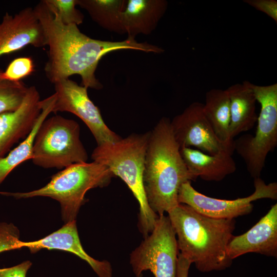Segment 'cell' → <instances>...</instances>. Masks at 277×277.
I'll return each instance as SVG.
<instances>
[{"label": "cell", "mask_w": 277, "mask_h": 277, "mask_svg": "<svg viewBox=\"0 0 277 277\" xmlns=\"http://www.w3.org/2000/svg\"><path fill=\"white\" fill-rule=\"evenodd\" d=\"M203 111L218 138L223 143L233 141L229 138L230 102L227 91L212 89L205 94Z\"/></svg>", "instance_id": "cell-20"}, {"label": "cell", "mask_w": 277, "mask_h": 277, "mask_svg": "<svg viewBox=\"0 0 277 277\" xmlns=\"http://www.w3.org/2000/svg\"><path fill=\"white\" fill-rule=\"evenodd\" d=\"M150 131L133 133L112 143L97 146L91 157L107 167L128 186L139 204L138 227L144 237L153 230L159 215L148 203L143 184L146 151Z\"/></svg>", "instance_id": "cell-4"}, {"label": "cell", "mask_w": 277, "mask_h": 277, "mask_svg": "<svg viewBox=\"0 0 277 277\" xmlns=\"http://www.w3.org/2000/svg\"><path fill=\"white\" fill-rule=\"evenodd\" d=\"M191 263L180 253L178 255L176 277H188Z\"/></svg>", "instance_id": "cell-27"}, {"label": "cell", "mask_w": 277, "mask_h": 277, "mask_svg": "<svg viewBox=\"0 0 277 277\" xmlns=\"http://www.w3.org/2000/svg\"><path fill=\"white\" fill-rule=\"evenodd\" d=\"M19 238V230L14 225L8 235V251L27 248L32 254L43 249L67 251L85 261L98 277L112 276V269L109 262L94 259L83 248L75 220L65 224L60 229L37 241L23 242Z\"/></svg>", "instance_id": "cell-12"}, {"label": "cell", "mask_w": 277, "mask_h": 277, "mask_svg": "<svg viewBox=\"0 0 277 277\" xmlns=\"http://www.w3.org/2000/svg\"><path fill=\"white\" fill-rule=\"evenodd\" d=\"M126 0H77V5L86 10L92 19L110 32L124 34L122 14Z\"/></svg>", "instance_id": "cell-21"}, {"label": "cell", "mask_w": 277, "mask_h": 277, "mask_svg": "<svg viewBox=\"0 0 277 277\" xmlns=\"http://www.w3.org/2000/svg\"><path fill=\"white\" fill-rule=\"evenodd\" d=\"M114 176L102 164L93 161L69 166L53 175L44 187L25 192H0L15 199L49 197L59 202L63 221L66 224L75 220L81 207L85 203L86 192L91 189L107 186Z\"/></svg>", "instance_id": "cell-5"}, {"label": "cell", "mask_w": 277, "mask_h": 277, "mask_svg": "<svg viewBox=\"0 0 277 277\" xmlns=\"http://www.w3.org/2000/svg\"><path fill=\"white\" fill-rule=\"evenodd\" d=\"M231 260L246 253L254 252L277 257V204L246 232L233 236L227 246Z\"/></svg>", "instance_id": "cell-15"}, {"label": "cell", "mask_w": 277, "mask_h": 277, "mask_svg": "<svg viewBox=\"0 0 277 277\" xmlns=\"http://www.w3.org/2000/svg\"><path fill=\"white\" fill-rule=\"evenodd\" d=\"M41 110L39 93L32 86L28 87L22 104L16 110L0 114V159L19 140L26 138Z\"/></svg>", "instance_id": "cell-14"}, {"label": "cell", "mask_w": 277, "mask_h": 277, "mask_svg": "<svg viewBox=\"0 0 277 277\" xmlns=\"http://www.w3.org/2000/svg\"><path fill=\"white\" fill-rule=\"evenodd\" d=\"M168 214L177 238L179 253L199 271H221L231 266L232 260L226 250L233 236L234 219L210 217L184 204H179Z\"/></svg>", "instance_id": "cell-3"}, {"label": "cell", "mask_w": 277, "mask_h": 277, "mask_svg": "<svg viewBox=\"0 0 277 277\" xmlns=\"http://www.w3.org/2000/svg\"><path fill=\"white\" fill-rule=\"evenodd\" d=\"M28 45L46 46L44 31L34 9L27 7L14 15L6 13L0 23V56Z\"/></svg>", "instance_id": "cell-13"}, {"label": "cell", "mask_w": 277, "mask_h": 277, "mask_svg": "<svg viewBox=\"0 0 277 277\" xmlns=\"http://www.w3.org/2000/svg\"><path fill=\"white\" fill-rule=\"evenodd\" d=\"M55 101L52 112H68L80 118L88 127L97 146L118 141L122 138L105 123L99 108L90 99L87 89L65 78L54 84Z\"/></svg>", "instance_id": "cell-10"}, {"label": "cell", "mask_w": 277, "mask_h": 277, "mask_svg": "<svg viewBox=\"0 0 277 277\" xmlns=\"http://www.w3.org/2000/svg\"><path fill=\"white\" fill-rule=\"evenodd\" d=\"M143 179L149 206L159 216L179 204L181 185L194 180L181 156L167 117H162L150 131Z\"/></svg>", "instance_id": "cell-2"}, {"label": "cell", "mask_w": 277, "mask_h": 277, "mask_svg": "<svg viewBox=\"0 0 277 277\" xmlns=\"http://www.w3.org/2000/svg\"><path fill=\"white\" fill-rule=\"evenodd\" d=\"M261 105L254 135L244 134L234 140V151L244 160L253 179L260 177L269 153L277 146V84L260 86L251 83Z\"/></svg>", "instance_id": "cell-7"}, {"label": "cell", "mask_w": 277, "mask_h": 277, "mask_svg": "<svg viewBox=\"0 0 277 277\" xmlns=\"http://www.w3.org/2000/svg\"><path fill=\"white\" fill-rule=\"evenodd\" d=\"M31 265L30 261H26L12 267L0 268V277H26Z\"/></svg>", "instance_id": "cell-26"}, {"label": "cell", "mask_w": 277, "mask_h": 277, "mask_svg": "<svg viewBox=\"0 0 277 277\" xmlns=\"http://www.w3.org/2000/svg\"><path fill=\"white\" fill-rule=\"evenodd\" d=\"M55 101L54 93L42 100L41 112L30 133L17 146L0 159V185L15 168L24 162L32 159L36 133L42 123L52 112Z\"/></svg>", "instance_id": "cell-19"}, {"label": "cell", "mask_w": 277, "mask_h": 277, "mask_svg": "<svg viewBox=\"0 0 277 277\" xmlns=\"http://www.w3.org/2000/svg\"><path fill=\"white\" fill-rule=\"evenodd\" d=\"M43 27L49 47L45 66L47 77L53 84L74 74L81 76L83 86L101 89L102 84L95 72L101 58L108 53L120 50H134L162 53V48L147 42H137L128 36L122 41L95 39L82 33L75 25H64L57 19L43 1L33 8Z\"/></svg>", "instance_id": "cell-1"}, {"label": "cell", "mask_w": 277, "mask_h": 277, "mask_svg": "<svg viewBox=\"0 0 277 277\" xmlns=\"http://www.w3.org/2000/svg\"><path fill=\"white\" fill-rule=\"evenodd\" d=\"M255 190L248 196L228 200L213 198L196 191L191 181L184 183L178 194L179 204L190 206L199 213L214 219H234L250 213L253 209L252 202L261 199H277V183L268 184L260 177L254 178Z\"/></svg>", "instance_id": "cell-9"}, {"label": "cell", "mask_w": 277, "mask_h": 277, "mask_svg": "<svg viewBox=\"0 0 277 277\" xmlns=\"http://www.w3.org/2000/svg\"><path fill=\"white\" fill-rule=\"evenodd\" d=\"M34 71V64L30 57H22L14 59L4 72L5 76L13 81H19L30 75Z\"/></svg>", "instance_id": "cell-24"}, {"label": "cell", "mask_w": 277, "mask_h": 277, "mask_svg": "<svg viewBox=\"0 0 277 277\" xmlns=\"http://www.w3.org/2000/svg\"><path fill=\"white\" fill-rule=\"evenodd\" d=\"M31 160L36 166L58 169L87 162L79 124L61 115L47 118L36 133Z\"/></svg>", "instance_id": "cell-6"}, {"label": "cell", "mask_w": 277, "mask_h": 277, "mask_svg": "<svg viewBox=\"0 0 277 277\" xmlns=\"http://www.w3.org/2000/svg\"><path fill=\"white\" fill-rule=\"evenodd\" d=\"M245 3L261 11L277 23V1L276 0H244Z\"/></svg>", "instance_id": "cell-25"}, {"label": "cell", "mask_w": 277, "mask_h": 277, "mask_svg": "<svg viewBox=\"0 0 277 277\" xmlns=\"http://www.w3.org/2000/svg\"><path fill=\"white\" fill-rule=\"evenodd\" d=\"M174 138L180 148L194 147L214 155L234 147V140L223 143L216 135L203 111V104L194 102L170 121Z\"/></svg>", "instance_id": "cell-11"}, {"label": "cell", "mask_w": 277, "mask_h": 277, "mask_svg": "<svg viewBox=\"0 0 277 277\" xmlns=\"http://www.w3.org/2000/svg\"><path fill=\"white\" fill-rule=\"evenodd\" d=\"M54 17L64 25L81 24L83 14L75 7L77 0H43Z\"/></svg>", "instance_id": "cell-23"}, {"label": "cell", "mask_w": 277, "mask_h": 277, "mask_svg": "<svg viewBox=\"0 0 277 277\" xmlns=\"http://www.w3.org/2000/svg\"><path fill=\"white\" fill-rule=\"evenodd\" d=\"M28 88L22 81L7 78L0 69V114L16 110L22 104Z\"/></svg>", "instance_id": "cell-22"}, {"label": "cell", "mask_w": 277, "mask_h": 277, "mask_svg": "<svg viewBox=\"0 0 277 277\" xmlns=\"http://www.w3.org/2000/svg\"><path fill=\"white\" fill-rule=\"evenodd\" d=\"M177 240L168 216H159L152 231L130 254L136 277L150 270L155 277H176L179 253Z\"/></svg>", "instance_id": "cell-8"}, {"label": "cell", "mask_w": 277, "mask_h": 277, "mask_svg": "<svg viewBox=\"0 0 277 277\" xmlns=\"http://www.w3.org/2000/svg\"><path fill=\"white\" fill-rule=\"evenodd\" d=\"M168 3L166 0H127L122 14L124 33L134 37L137 34H150L165 14Z\"/></svg>", "instance_id": "cell-17"}, {"label": "cell", "mask_w": 277, "mask_h": 277, "mask_svg": "<svg viewBox=\"0 0 277 277\" xmlns=\"http://www.w3.org/2000/svg\"><path fill=\"white\" fill-rule=\"evenodd\" d=\"M234 151V148L231 147L211 155L191 148H180L181 156L193 180L199 177L207 181H222L235 171Z\"/></svg>", "instance_id": "cell-16"}, {"label": "cell", "mask_w": 277, "mask_h": 277, "mask_svg": "<svg viewBox=\"0 0 277 277\" xmlns=\"http://www.w3.org/2000/svg\"><path fill=\"white\" fill-rule=\"evenodd\" d=\"M226 90L230 102L229 136L231 140L241 133L251 129L257 122L256 100L251 83L232 85Z\"/></svg>", "instance_id": "cell-18"}]
</instances>
